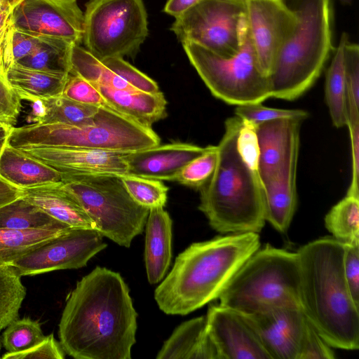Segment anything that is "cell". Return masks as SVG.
<instances>
[{
    "mask_svg": "<svg viewBox=\"0 0 359 359\" xmlns=\"http://www.w3.org/2000/svg\"><path fill=\"white\" fill-rule=\"evenodd\" d=\"M122 276L96 266L76 283L58 325L60 344L76 359H130L137 313Z\"/></svg>",
    "mask_w": 359,
    "mask_h": 359,
    "instance_id": "cell-1",
    "label": "cell"
},
{
    "mask_svg": "<svg viewBox=\"0 0 359 359\" xmlns=\"http://www.w3.org/2000/svg\"><path fill=\"white\" fill-rule=\"evenodd\" d=\"M300 269L299 306L308 322L332 348H359V306L343 269L344 243L314 240L297 251Z\"/></svg>",
    "mask_w": 359,
    "mask_h": 359,
    "instance_id": "cell-2",
    "label": "cell"
},
{
    "mask_svg": "<svg viewBox=\"0 0 359 359\" xmlns=\"http://www.w3.org/2000/svg\"><path fill=\"white\" fill-rule=\"evenodd\" d=\"M259 233H233L194 243L175 259L154 299L168 315H187L218 299L242 264L259 248Z\"/></svg>",
    "mask_w": 359,
    "mask_h": 359,
    "instance_id": "cell-3",
    "label": "cell"
},
{
    "mask_svg": "<svg viewBox=\"0 0 359 359\" xmlns=\"http://www.w3.org/2000/svg\"><path fill=\"white\" fill-rule=\"evenodd\" d=\"M243 121L234 116L224 123L215 169L200 191L198 209L222 234L256 233L264 228L263 187L257 169L241 154L238 136Z\"/></svg>",
    "mask_w": 359,
    "mask_h": 359,
    "instance_id": "cell-4",
    "label": "cell"
},
{
    "mask_svg": "<svg viewBox=\"0 0 359 359\" xmlns=\"http://www.w3.org/2000/svg\"><path fill=\"white\" fill-rule=\"evenodd\" d=\"M296 18L269 74L271 97L294 100L316 81L332 50L330 0H283Z\"/></svg>",
    "mask_w": 359,
    "mask_h": 359,
    "instance_id": "cell-5",
    "label": "cell"
},
{
    "mask_svg": "<svg viewBox=\"0 0 359 359\" xmlns=\"http://www.w3.org/2000/svg\"><path fill=\"white\" fill-rule=\"evenodd\" d=\"M8 144L20 149L77 148L131 153L160 144V138L151 128L104 106L85 126L34 123L13 127Z\"/></svg>",
    "mask_w": 359,
    "mask_h": 359,
    "instance_id": "cell-6",
    "label": "cell"
},
{
    "mask_svg": "<svg viewBox=\"0 0 359 359\" xmlns=\"http://www.w3.org/2000/svg\"><path fill=\"white\" fill-rule=\"evenodd\" d=\"M299 283L297 252L267 244L242 264L218 299L219 304L246 315L278 306H300Z\"/></svg>",
    "mask_w": 359,
    "mask_h": 359,
    "instance_id": "cell-7",
    "label": "cell"
},
{
    "mask_svg": "<svg viewBox=\"0 0 359 359\" xmlns=\"http://www.w3.org/2000/svg\"><path fill=\"white\" fill-rule=\"evenodd\" d=\"M62 177L64 188L103 236L129 248L134 238L142 233L149 210L133 199L120 175L62 174Z\"/></svg>",
    "mask_w": 359,
    "mask_h": 359,
    "instance_id": "cell-8",
    "label": "cell"
},
{
    "mask_svg": "<svg viewBox=\"0 0 359 359\" xmlns=\"http://www.w3.org/2000/svg\"><path fill=\"white\" fill-rule=\"evenodd\" d=\"M182 44L191 64L215 97L236 106L263 102L271 97L269 76L259 64L246 20L240 49L232 56L219 55L191 41Z\"/></svg>",
    "mask_w": 359,
    "mask_h": 359,
    "instance_id": "cell-9",
    "label": "cell"
},
{
    "mask_svg": "<svg viewBox=\"0 0 359 359\" xmlns=\"http://www.w3.org/2000/svg\"><path fill=\"white\" fill-rule=\"evenodd\" d=\"M148 33L142 0H90L86 4L82 43L100 61L135 56Z\"/></svg>",
    "mask_w": 359,
    "mask_h": 359,
    "instance_id": "cell-10",
    "label": "cell"
},
{
    "mask_svg": "<svg viewBox=\"0 0 359 359\" xmlns=\"http://www.w3.org/2000/svg\"><path fill=\"white\" fill-rule=\"evenodd\" d=\"M245 13V0H201L176 18L170 30L181 43L232 56L241 45Z\"/></svg>",
    "mask_w": 359,
    "mask_h": 359,
    "instance_id": "cell-11",
    "label": "cell"
},
{
    "mask_svg": "<svg viewBox=\"0 0 359 359\" xmlns=\"http://www.w3.org/2000/svg\"><path fill=\"white\" fill-rule=\"evenodd\" d=\"M107 245L98 231L72 228L29 251L14 261L11 266L20 276L76 269L86 266Z\"/></svg>",
    "mask_w": 359,
    "mask_h": 359,
    "instance_id": "cell-12",
    "label": "cell"
},
{
    "mask_svg": "<svg viewBox=\"0 0 359 359\" xmlns=\"http://www.w3.org/2000/svg\"><path fill=\"white\" fill-rule=\"evenodd\" d=\"M8 22L34 35L82 43L83 12L76 0H21L11 9Z\"/></svg>",
    "mask_w": 359,
    "mask_h": 359,
    "instance_id": "cell-13",
    "label": "cell"
},
{
    "mask_svg": "<svg viewBox=\"0 0 359 359\" xmlns=\"http://www.w3.org/2000/svg\"><path fill=\"white\" fill-rule=\"evenodd\" d=\"M245 20L259 64L269 76L275 59L292 32L296 18L283 0H245Z\"/></svg>",
    "mask_w": 359,
    "mask_h": 359,
    "instance_id": "cell-14",
    "label": "cell"
},
{
    "mask_svg": "<svg viewBox=\"0 0 359 359\" xmlns=\"http://www.w3.org/2000/svg\"><path fill=\"white\" fill-rule=\"evenodd\" d=\"M205 317L219 359H271L243 313L219 304Z\"/></svg>",
    "mask_w": 359,
    "mask_h": 359,
    "instance_id": "cell-15",
    "label": "cell"
},
{
    "mask_svg": "<svg viewBox=\"0 0 359 359\" xmlns=\"http://www.w3.org/2000/svg\"><path fill=\"white\" fill-rule=\"evenodd\" d=\"M245 315L271 359H298L308 320L299 306Z\"/></svg>",
    "mask_w": 359,
    "mask_h": 359,
    "instance_id": "cell-16",
    "label": "cell"
},
{
    "mask_svg": "<svg viewBox=\"0 0 359 359\" xmlns=\"http://www.w3.org/2000/svg\"><path fill=\"white\" fill-rule=\"evenodd\" d=\"M22 150L62 174L123 175L128 172V153L77 148H36Z\"/></svg>",
    "mask_w": 359,
    "mask_h": 359,
    "instance_id": "cell-17",
    "label": "cell"
},
{
    "mask_svg": "<svg viewBox=\"0 0 359 359\" xmlns=\"http://www.w3.org/2000/svg\"><path fill=\"white\" fill-rule=\"evenodd\" d=\"M208 147L174 142L128 153L127 175L175 181L185 165L205 153Z\"/></svg>",
    "mask_w": 359,
    "mask_h": 359,
    "instance_id": "cell-18",
    "label": "cell"
},
{
    "mask_svg": "<svg viewBox=\"0 0 359 359\" xmlns=\"http://www.w3.org/2000/svg\"><path fill=\"white\" fill-rule=\"evenodd\" d=\"M299 145L287 156L283 165L262 182L266 222L278 231L289 228L297 206V169Z\"/></svg>",
    "mask_w": 359,
    "mask_h": 359,
    "instance_id": "cell-19",
    "label": "cell"
},
{
    "mask_svg": "<svg viewBox=\"0 0 359 359\" xmlns=\"http://www.w3.org/2000/svg\"><path fill=\"white\" fill-rule=\"evenodd\" d=\"M302 122L280 118L255 126L258 146L257 172L262 183L271 177L290 151L299 145Z\"/></svg>",
    "mask_w": 359,
    "mask_h": 359,
    "instance_id": "cell-20",
    "label": "cell"
},
{
    "mask_svg": "<svg viewBox=\"0 0 359 359\" xmlns=\"http://www.w3.org/2000/svg\"><path fill=\"white\" fill-rule=\"evenodd\" d=\"M21 196L48 215L72 228L96 226L78 201L64 188L62 182L21 189Z\"/></svg>",
    "mask_w": 359,
    "mask_h": 359,
    "instance_id": "cell-21",
    "label": "cell"
},
{
    "mask_svg": "<svg viewBox=\"0 0 359 359\" xmlns=\"http://www.w3.org/2000/svg\"><path fill=\"white\" fill-rule=\"evenodd\" d=\"M172 219L163 208L149 209L146 222L144 262L148 281L165 277L172 259Z\"/></svg>",
    "mask_w": 359,
    "mask_h": 359,
    "instance_id": "cell-22",
    "label": "cell"
},
{
    "mask_svg": "<svg viewBox=\"0 0 359 359\" xmlns=\"http://www.w3.org/2000/svg\"><path fill=\"white\" fill-rule=\"evenodd\" d=\"M158 359H219L204 316L178 325L158 351Z\"/></svg>",
    "mask_w": 359,
    "mask_h": 359,
    "instance_id": "cell-23",
    "label": "cell"
},
{
    "mask_svg": "<svg viewBox=\"0 0 359 359\" xmlns=\"http://www.w3.org/2000/svg\"><path fill=\"white\" fill-rule=\"evenodd\" d=\"M95 86L109 107L142 126L151 128L154 123L166 116L167 102L161 91L151 93Z\"/></svg>",
    "mask_w": 359,
    "mask_h": 359,
    "instance_id": "cell-24",
    "label": "cell"
},
{
    "mask_svg": "<svg viewBox=\"0 0 359 359\" xmlns=\"http://www.w3.org/2000/svg\"><path fill=\"white\" fill-rule=\"evenodd\" d=\"M0 177L20 189L62 182L60 172L8 143L0 156Z\"/></svg>",
    "mask_w": 359,
    "mask_h": 359,
    "instance_id": "cell-25",
    "label": "cell"
},
{
    "mask_svg": "<svg viewBox=\"0 0 359 359\" xmlns=\"http://www.w3.org/2000/svg\"><path fill=\"white\" fill-rule=\"evenodd\" d=\"M4 73L21 99L30 102L61 95L69 76L32 69L18 63L11 65Z\"/></svg>",
    "mask_w": 359,
    "mask_h": 359,
    "instance_id": "cell-26",
    "label": "cell"
},
{
    "mask_svg": "<svg viewBox=\"0 0 359 359\" xmlns=\"http://www.w3.org/2000/svg\"><path fill=\"white\" fill-rule=\"evenodd\" d=\"M29 120L36 123L90 124L100 107L78 102L63 95L37 99L31 102Z\"/></svg>",
    "mask_w": 359,
    "mask_h": 359,
    "instance_id": "cell-27",
    "label": "cell"
},
{
    "mask_svg": "<svg viewBox=\"0 0 359 359\" xmlns=\"http://www.w3.org/2000/svg\"><path fill=\"white\" fill-rule=\"evenodd\" d=\"M348 35H341L325 79V101L332 124L336 128L347 126V95L344 69V48Z\"/></svg>",
    "mask_w": 359,
    "mask_h": 359,
    "instance_id": "cell-28",
    "label": "cell"
},
{
    "mask_svg": "<svg viewBox=\"0 0 359 359\" xmlns=\"http://www.w3.org/2000/svg\"><path fill=\"white\" fill-rule=\"evenodd\" d=\"M66 224L48 215L22 196L0 206V229H67Z\"/></svg>",
    "mask_w": 359,
    "mask_h": 359,
    "instance_id": "cell-29",
    "label": "cell"
},
{
    "mask_svg": "<svg viewBox=\"0 0 359 359\" xmlns=\"http://www.w3.org/2000/svg\"><path fill=\"white\" fill-rule=\"evenodd\" d=\"M74 45L64 39L41 36L35 50L16 63L32 69L70 74Z\"/></svg>",
    "mask_w": 359,
    "mask_h": 359,
    "instance_id": "cell-30",
    "label": "cell"
},
{
    "mask_svg": "<svg viewBox=\"0 0 359 359\" xmlns=\"http://www.w3.org/2000/svg\"><path fill=\"white\" fill-rule=\"evenodd\" d=\"M67 229L15 230L0 229V266L11 264L44 242L58 236Z\"/></svg>",
    "mask_w": 359,
    "mask_h": 359,
    "instance_id": "cell-31",
    "label": "cell"
},
{
    "mask_svg": "<svg viewBox=\"0 0 359 359\" xmlns=\"http://www.w3.org/2000/svg\"><path fill=\"white\" fill-rule=\"evenodd\" d=\"M70 74L81 76L94 85L118 90L135 89L86 48L77 44H74L72 49Z\"/></svg>",
    "mask_w": 359,
    "mask_h": 359,
    "instance_id": "cell-32",
    "label": "cell"
},
{
    "mask_svg": "<svg viewBox=\"0 0 359 359\" xmlns=\"http://www.w3.org/2000/svg\"><path fill=\"white\" fill-rule=\"evenodd\" d=\"M325 226L342 243H359V196L346 194L327 212Z\"/></svg>",
    "mask_w": 359,
    "mask_h": 359,
    "instance_id": "cell-33",
    "label": "cell"
},
{
    "mask_svg": "<svg viewBox=\"0 0 359 359\" xmlns=\"http://www.w3.org/2000/svg\"><path fill=\"white\" fill-rule=\"evenodd\" d=\"M25 296L26 288L15 269L0 266V332L18 318Z\"/></svg>",
    "mask_w": 359,
    "mask_h": 359,
    "instance_id": "cell-34",
    "label": "cell"
},
{
    "mask_svg": "<svg viewBox=\"0 0 359 359\" xmlns=\"http://www.w3.org/2000/svg\"><path fill=\"white\" fill-rule=\"evenodd\" d=\"M41 36L34 35L11 26L8 22L0 37V54L4 72L13 64L30 55Z\"/></svg>",
    "mask_w": 359,
    "mask_h": 359,
    "instance_id": "cell-35",
    "label": "cell"
},
{
    "mask_svg": "<svg viewBox=\"0 0 359 359\" xmlns=\"http://www.w3.org/2000/svg\"><path fill=\"white\" fill-rule=\"evenodd\" d=\"M348 129L359 127V47L346 41L344 48Z\"/></svg>",
    "mask_w": 359,
    "mask_h": 359,
    "instance_id": "cell-36",
    "label": "cell"
},
{
    "mask_svg": "<svg viewBox=\"0 0 359 359\" xmlns=\"http://www.w3.org/2000/svg\"><path fill=\"white\" fill-rule=\"evenodd\" d=\"M120 177L130 196L139 205L149 210L165 205L168 189L161 180L127 174Z\"/></svg>",
    "mask_w": 359,
    "mask_h": 359,
    "instance_id": "cell-37",
    "label": "cell"
},
{
    "mask_svg": "<svg viewBox=\"0 0 359 359\" xmlns=\"http://www.w3.org/2000/svg\"><path fill=\"white\" fill-rule=\"evenodd\" d=\"M45 337L39 321L30 318H17L5 328L2 344L7 352L18 353L32 348Z\"/></svg>",
    "mask_w": 359,
    "mask_h": 359,
    "instance_id": "cell-38",
    "label": "cell"
},
{
    "mask_svg": "<svg viewBox=\"0 0 359 359\" xmlns=\"http://www.w3.org/2000/svg\"><path fill=\"white\" fill-rule=\"evenodd\" d=\"M262 102L248 103L238 105L235 116L244 123L254 127L266 121L280 118L297 119L304 121L309 113L303 109H285L265 107Z\"/></svg>",
    "mask_w": 359,
    "mask_h": 359,
    "instance_id": "cell-39",
    "label": "cell"
},
{
    "mask_svg": "<svg viewBox=\"0 0 359 359\" xmlns=\"http://www.w3.org/2000/svg\"><path fill=\"white\" fill-rule=\"evenodd\" d=\"M217 162V146H209L208 149L190 161L181 170L175 181L199 189L212 176Z\"/></svg>",
    "mask_w": 359,
    "mask_h": 359,
    "instance_id": "cell-40",
    "label": "cell"
},
{
    "mask_svg": "<svg viewBox=\"0 0 359 359\" xmlns=\"http://www.w3.org/2000/svg\"><path fill=\"white\" fill-rule=\"evenodd\" d=\"M102 62L135 89L151 93L160 91L158 84L153 79L132 66L123 57H110Z\"/></svg>",
    "mask_w": 359,
    "mask_h": 359,
    "instance_id": "cell-41",
    "label": "cell"
},
{
    "mask_svg": "<svg viewBox=\"0 0 359 359\" xmlns=\"http://www.w3.org/2000/svg\"><path fill=\"white\" fill-rule=\"evenodd\" d=\"M62 95L86 104L97 107L107 106L97 87L76 75L69 74Z\"/></svg>",
    "mask_w": 359,
    "mask_h": 359,
    "instance_id": "cell-42",
    "label": "cell"
},
{
    "mask_svg": "<svg viewBox=\"0 0 359 359\" xmlns=\"http://www.w3.org/2000/svg\"><path fill=\"white\" fill-rule=\"evenodd\" d=\"M22 109V99L8 81L4 72L0 74V123L14 127Z\"/></svg>",
    "mask_w": 359,
    "mask_h": 359,
    "instance_id": "cell-43",
    "label": "cell"
},
{
    "mask_svg": "<svg viewBox=\"0 0 359 359\" xmlns=\"http://www.w3.org/2000/svg\"><path fill=\"white\" fill-rule=\"evenodd\" d=\"M65 352L53 334L46 336L38 344L32 348L18 353L6 352L1 357L4 359H63Z\"/></svg>",
    "mask_w": 359,
    "mask_h": 359,
    "instance_id": "cell-44",
    "label": "cell"
},
{
    "mask_svg": "<svg viewBox=\"0 0 359 359\" xmlns=\"http://www.w3.org/2000/svg\"><path fill=\"white\" fill-rule=\"evenodd\" d=\"M332 348L308 322L298 359H334Z\"/></svg>",
    "mask_w": 359,
    "mask_h": 359,
    "instance_id": "cell-45",
    "label": "cell"
},
{
    "mask_svg": "<svg viewBox=\"0 0 359 359\" xmlns=\"http://www.w3.org/2000/svg\"><path fill=\"white\" fill-rule=\"evenodd\" d=\"M343 269L351 297L359 306V243H344Z\"/></svg>",
    "mask_w": 359,
    "mask_h": 359,
    "instance_id": "cell-46",
    "label": "cell"
},
{
    "mask_svg": "<svg viewBox=\"0 0 359 359\" xmlns=\"http://www.w3.org/2000/svg\"><path fill=\"white\" fill-rule=\"evenodd\" d=\"M200 1L201 0H168L163 12L176 18Z\"/></svg>",
    "mask_w": 359,
    "mask_h": 359,
    "instance_id": "cell-47",
    "label": "cell"
},
{
    "mask_svg": "<svg viewBox=\"0 0 359 359\" xmlns=\"http://www.w3.org/2000/svg\"><path fill=\"white\" fill-rule=\"evenodd\" d=\"M21 195V189L0 177V206L18 198Z\"/></svg>",
    "mask_w": 359,
    "mask_h": 359,
    "instance_id": "cell-48",
    "label": "cell"
},
{
    "mask_svg": "<svg viewBox=\"0 0 359 359\" xmlns=\"http://www.w3.org/2000/svg\"><path fill=\"white\" fill-rule=\"evenodd\" d=\"M13 127L0 123V156L8 143V137Z\"/></svg>",
    "mask_w": 359,
    "mask_h": 359,
    "instance_id": "cell-49",
    "label": "cell"
},
{
    "mask_svg": "<svg viewBox=\"0 0 359 359\" xmlns=\"http://www.w3.org/2000/svg\"><path fill=\"white\" fill-rule=\"evenodd\" d=\"M11 11V8L0 5V36L6 27Z\"/></svg>",
    "mask_w": 359,
    "mask_h": 359,
    "instance_id": "cell-50",
    "label": "cell"
},
{
    "mask_svg": "<svg viewBox=\"0 0 359 359\" xmlns=\"http://www.w3.org/2000/svg\"><path fill=\"white\" fill-rule=\"evenodd\" d=\"M21 0H1V6L13 8Z\"/></svg>",
    "mask_w": 359,
    "mask_h": 359,
    "instance_id": "cell-51",
    "label": "cell"
},
{
    "mask_svg": "<svg viewBox=\"0 0 359 359\" xmlns=\"http://www.w3.org/2000/svg\"><path fill=\"white\" fill-rule=\"evenodd\" d=\"M339 1H340L341 3H343L344 4H350L351 1V0H339Z\"/></svg>",
    "mask_w": 359,
    "mask_h": 359,
    "instance_id": "cell-52",
    "label": "cell"
},
{
    "mask_svg": "<svg viewBox=\"0 0 359 359\" xmlns=\"http://www.w3.org/2000/svg\"><path fill=\"white\" fill-rule=\"evenodd\" d=\"M1 37V36H0ZM4 72L2 63H1V54H0V74Z\"/></svg>",
    "mask_w": 359,
    "mask_h": 359,
    "instance_id": "cell-53",
    "label": "cell"
},
{
    "mask_svg": "<svg viewBox=\"0 0 359 359\" xmlns=\"http://www.w3.org/2000/svg\"><path fill=\"white\" fill-rule=\"evenodd\" d=\"M1 343H2V341H1V339H0V352H1ZM0 358H1V356H0Z\"/></svg>",
    "mask_w": 359,
    "mask_h": 359,
    "instance_id": "cell-54",
    "label": "cell"
},
{
    "mask_svg": "<svg viewBox=\"0 0 359 359\" xmlns=\"http://www.w3.org/2000/svg\"><path fill=\"white\" fill-rule=\"evenodd\" d=\"M1 0H0V5H1Z\"/></svg>",
    "mask_w": 359,
    "mask_h": 359,
    "instance_id": "cell-55",
    "label": "cell"
}]
</instances>
